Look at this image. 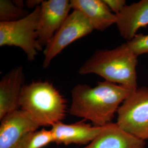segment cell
Wrapping results in <instances>:
<instances>
[{
    "instance_id": "obj_1",
    "label": "cell",
    "mask_w": 148,
    "mask_h": 148,
    "mask_svg": "<svg viewBox=\"0 0 148 148\" xmlns=\"http://www.w3.org/2000/svg\"><path fill=\"white\" fill-rule=\"evenodd\" d=\"M134 90L106 81L94 87L76 85L71 90L70 114L104 126L112 122L122 103Z\"/></svg>"
},
{
    "instance_id": "obj_2",
    "label": "cell",
    "mask_w": 148,
    "mask_h": 148,
    "mask_svg": "<svg viewBox=\"0 0 148 148\" xmlns=\"http://www.w3.org/2000/svg\"><path fill=\"white\" fill-rule=\"evenodd\" d=\"M138 57L124 43L112 49L97 51L81 66L79 73L96 74L106 81L136 90Z\"/></svg>"
},
{
    "instance_id": "obj_3",
    "label": "cell",
    "mask_w": 148,
    "mask_h": 148,
    "mask_svg": "<svg viewBox=\"0 0 148 148\" xmlns=\"http://www.w3.org/2000/svg\"><path fill=\"white\" fill-rule=\"evenodd\" d=\"M19 108L39 127L53 126L62 122L66 110L63 95L47 81L32 82L24 85Z\"/></svg>"
},
{
    "instance_id": "obj_4",
    "label": "cell",
    "mask_w": 148,
    "mask_h": 148,
    "mask_svg": "<svg viewBox=\"0 0 148 148\" xmlns=\"http://www.w3.org/2000/svg\"><path fill=\"white\" fill-rule=\"evenodd\" d=\"M40 5L19 20L0 22L1 47L6 46L20 48L25 53L29 60L32 61L35 59L37 51L42 49L37 41Z\"/></svg>"
},
{
    "instance_id": "obj_5",
    "label": "cell",
    "mask_w": 148,
    "mask_h": 148,
    "mask_svg": "<svg viewBox=\"0 0 148 148\" xmlns=\"http://www.w3.org/2000/svg\"><path fill=\"white\" fill-rule=\"evenodd\" d=\"M117 126L144 141L148 140V88L138 87L122 103L117 112Z\"/></svg>"
},
{
    "instance_id": "obj_6",
    "label": "cell",
    "mask_w": 148,
    "mask_h": 148,
    "mask_svg": "<svg viewBox=\"0 0 148 148\" xmlns=\"http://www.w3.org/2000/svg\"><path fill=\"white\" fill-rule=\"evenodd\" d=\"M93 30L84 14L79 11L73 10L45 47L43 68H47L53 59L64 48L77 40L90 34Z\"/></svg>"
},
{
    "instance_id": "obj_7",
    "label": "cell",
    "mask_w": 148,
    "mask_h": 148,
    "mask_svg": "<svg viewBox=\"0 0 148 148\" xmlns=\"http://www.w3.org/2000/svg\"><path fill=\"white\" fill-rule=\"evenodd\" d=\"M37 27V41L40 46L46 47L54 34L69 15L70 1H43Z\"/></svg>"
},
{
    "instance_id": "obj_8",
    "label": "cell",
    "mask_w": 148,
    "mask_h": 148,
    "mask_svg": "<svg viewBox=\"0 0 148 148\" xmlns=\"http://www.w3.org/2000/svg\"><path fill=\"white\" fill-rule=\"evenodd\" d=\"M1 121L0 148H16L26 134L40 127L25 112L19 109L8 114Z\"/></svg>"
},
{
    "instance_id": "obj_9",
    "label": "cell",
    "mask_w": 148,
    "mask_h": 148,
    "mask_svg": "<svg viewBox=\"0 0 148 148\" xmlns=\"http://www.w3.org/2000/svg\"><path fill=\"white\" fill-rule=\"evenodd\" d=\"M116 16L115 24L120 35L131 41L141 27L148 26V0L126 5Z\"/></svg>"
},
{
    "instance_id": "obj_10",
    "label": "cell",
    "mask_w": 148,
    "mask_h": 148,
    "mask_svg": "<svg viewBox=\"0 0 148 148\" xmlns=\"http://www.w3.org/2000/svg\"><path fill=\"white\" fill-rule=\"evenodd\" d=\"M25 75L21 66H16L5 74L0 81V119L18 110Z\"/></svg>"
},
{
    "instance_id": "obj_11",
    "label": "cell",
    "mask_w": 148,
    "mask_h": 148,
    "mask_svg": "<svg viewBox=\"0 0 148 148\" xmlns=\"http://www.w3.org/2000/svg\"><path fill=\"white\" fill-rule=\"evenodd\" d=\"M104 126H92L82 122L65 124L58 122L51 130L54 142L57 144H86L90 143L102 131Z\"/></svg>"
},
{
    "instance_id": "obj_12",
    "label": "cell",
    "mask_w": 148,
    "mask_h": 148,
    "mask_svg": "<svg viewBox=\"0 0 148 148\" xmlns=\"http://www.w3.org/2000/svg\"><path fill=\"white\" fill-rule=\"evenodd\" d=\"M146 141L122 130L116 123L104 126L101 133L84 148H147Z\"/></svg>"
},
{
    "instance_id": "obj_13",
    "label": "cell",
    "mask_w": 148,
    "mask_h": 148,
    "mask_svg": "<svg viewBox=\"0 0 148 148\" xmlns=\"http://www.w3.org/2000/svg\"><path fill=\"white\" fill-rule=\"evenodd\" d=\"M71 8L79 11L88 20L94 30L104 31L116 23V14L103 0H71Z\"/></svg>"
},
{
    "instance_id": "obj_14",
    "label": "cell",
    "mask_w": 148,
    "mask_h": 148,
    "mask_svg": "<svg viewBox=\"0 0 148 148\" xmlns=\"http://www.w3.org/2000/svg\"><path fill=\"white\" fill-rule=\"evenodd\" d=\"M52 142L54 139L51 131L42 129L27 133L16 148H42Z\"/></svg>"
},
{
    "instance_id": "obj_15",
    "label": "cell",
    "mask_w": 148,
    "mask_h": 148,
    "mask_svg": "<svg viewBox=\"0 0 148 148\" xmlns=\"http://www.w3.org/2000/svg\"><path fill=\"white\" fill-rule=\"evenodd\" d=\"M23 8L16 5L10 0L0 1V22H11L19 20L25 16Z\"/></svg>"
},
{
    "instance_id": "obj_16",
    "label": "cell",
    "mask_w": 148,
    "mask_h": 148,
    "mask_svg": "<svg viewBox=\"0 0 148 148\" xmlns=\"http://www.w3.org/2000/svg\"><path fill=\"white\" fill-rule=\"evenodd\" d=\"M126 43L131 50L138 57L148 53V34H138L132 40Z\"/></svg>"
},
{
    "instance_id": "obj_17",
    "label": "cell",
    "mask_w": 148,
    "mask_h": 148,
    "mask_svg": "<svg viewBox=\"0 0 148 148\" xmlns=\"http://www.w3.org/2000/svg\"><path fill=\"white\" fill-rule=\"evenodd\" d=\"M106 5L115 14H117L126 5L125 0H103Z\"/></svg>"
},
{
    "instance_id": "obj_18",
    "label": "cell",
    "mask_w": 148,
    "mask_h": 148,
    "mask_svg": "<svg viewBox=\"0 0 148 148\" xmlns=\"http://www.w3.org/2000/svg\"><path fill=\"white\" fill-rule=\"evenodd\" d=\"M42 1L38 0H29L26 2L25 5L27 8L34 10L37 8V7L41 5Z\"/></svg>"
},
{
    "instance_id": "obj_19",
    "label": "cell",
    "mask_w": 148,
    "mask_h": 148,
    "mask_svg": "<svg viewBox=\"0 0 148 148\" xmlns=\"http://www.w3.org/2000/svg\"><path fill=\"white\" fill-rule=\"evenodd\" d=\"M147 148H148V147H147Z\"/></svg>"
}]
</instances>
